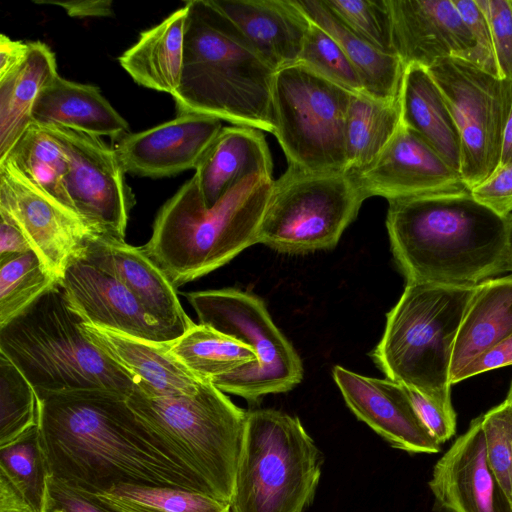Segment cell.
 <instances>
[{
	"label": "cell",
	"mask_w": 512,
	"mask_h": 512,
	"mask_svg": "<svg viewBox=\"0 0 512 512\" xmlns=\"http://www.w3.org/2000/svg\"><path fill=\"white\" fill-rule=\"evenodd\" d=\"M40 443L50 473L93 494L119 484L173 487L213 496L178 450L127 397L78 390L38 397Z\"/></svg>",
	"instance_id": "1"
},
{
	"label": "cell",
	"mask_w": 512,
	"mask_h": 512,
	"mask_svg": "<svg viewBox=\"0 0 512 512\" xmlns=\"http://www.w3.org/2000/svg\"><path fill=\"white\" fill-rule=\"evenodd\" d=\"M388 204L390 246L407 282L474 286L507 272V220L469 190Z\"/></svg>",
	"instance_id": "2"
},
{
	"label": "cell",
	"mask_w": 512,
	"mask_h": 512,
	"mask_svg": "<svg viewBox=\"0 0 512 512\" xmlns=\"http://www.w3.org/2000/svg\"><path fill=\"white\" fill-rule=\"evenodd\" d=\"M179 114L197 113L274 133L276 70L212 0L186 1Z\"/></svg>",
	"instance_id": "3"
},
{
	"label": "cell",
	"mask_w": 512,
	"mask_h": 512,
	"mask_svg": "<svg viewBox=\"0 0 512 512\" xmlns=\"http://www.w3.org/2000/svg\"><path fill=\"white\" fill-rule=\"evenodd\" d=\"M272 185L251 175L206 207L192 176L161 207L141 248L176 288L205 276L258 243Z\"/></svg>",
	"instance_id": "4"
},
{
	"label": "cell",
	"mask_w": 512,
	"mask_h": 512,
	"mask_svg": "<svg viewBox=\"0 0 512 512\" xmlns=\"http://www.w3.org/2000/svg\"><path fill=\"white\" fill-rule=\"evenodd\" d=\"M82 323L58 284L0 329V353L38 397L95 389L128 397L134 379L88 339Z\"/></svg>",
	"instance_id": "5"
},
{
	"label": "cell",
	"mask_w": 512,
	"mask_h": 512,
	"mask_svg": "<svg viewBox=\"0 0 512 512\" xmlns=\"http://www.w3.org/2000/svg\"><path fill=\"white\" fill-rule=\"evenodd\" d=\"M476 287L406 283L387 313L383 336L372 352L388 379L453 408L451 359Z\"/></svg>",
	"instance_id": "6"
},
{
	"label": "cell",
	"mask_w": 512,
	"mask_h": 512,
	"mask_svg": "<svg viewBox=\"0 0 512 512\" xmlns=\"http://www.w3.org/2000/svg\"><path fill=\"white\" fill-rule=\"evenodd\" d=\"M322 462L298 417L275 409L247 411L231 512H305Z\"/></svg>",
	"instance_id": "7"
},
{
	"label": "cell",
	"mask_w": 512,
	"mask_h": 512,
	"mask_svg": "<svg viewBox=\"0 0 512 512\" xmlns=\"http://www.w3.org/2000/svg\"><path fill=\"white\" fill-rule=\"evenodd\" d=\"M127 402L178 450L215 498L230 504L247 411L210 380L193 395L152 397L134 389Z\"/></svg>",
	"instance_id": "8"
},
{
	"label": "cell",
	"mask_w": 512,
	"mask_h": 512,
	"mask_svg": "<svg viewBox=\"0 0 512 512\" xmlns=\"http://www.w3.org/2000/svg\"><path fill=\"white\" fill-rule=\"evenodd\" d=\"M365 200L351 173L288 166L273 180L258 243L282 253L332 249Z\"/></svg>",
	"instance_id": "9"
},
{
	"label": "cell",
	"mask_w": 512,
	"mask_h": 512,
	"mask_svg": "<svg viewBox=\"0 0 512 512\" xmlns=\"http://www.w3.org/2000/svg\"><path fill=\"white\" fill-rule=\"evenodd\" d=\"M185 297L199 324L242 341L257 354L255 363L211 380L221 391L255 402L267 394L287 392L301 382V359L261 298L236 288L194 291Z\"/></svg>",
	"instance_id": "10"
},
{
	"label": "cell",
	"mask_w": 512,
	"mask_h": 512,
	"mask_svg": "<svg viewBox=\"0 0 512 512\" xmlns=\"http://www.w3.org/2000/svg\"><path fill=\"white\" fill-rule=\"evenodd\" d=\"M351 94L300 62L276 71L273 134L288 166L347 172L345 120Z\"/></svg>",
	"instance_id": "11"
},
{
	"label": "cell",
	"mask_w": 512,
	"mask_h": 512,
	"mask_svg": "<svg viewBox=\"0 0 512 512\" xmlns=\"http://www.w3.org/2000/svg\"><path fill=\"white\" fill-rule=\"evenodd\" d=\"M428 71L457 126L460 175L470 191L500 164L504 130L512 108V81L455 57L437 61Z\"/></svg>",
	"instance_id": "12"
},
{
	"label": "cell",
	"mask_w": 512,
	"mask_h": 512,
	"mask_svg": "<svg viewBox=\"0 0 512 512\" xmlns=\"http://www.w3.org/2000/svg\"><path fill=\"white\" fill-rule=\"evenodd\" d=\"M42 127L66 154L65 187L76 215L94 236L124 240L135 197L115 147L99 136L55 125Z\"/></svg>",
	"instance_id": "13"
},
{
	"label": "cell",
	"mask_w": 512,
	"mask_h": 512,
	"mask_svg": "<svg viewBox=\"0 0 512 512\" xmlns=\"http://www.w3.org/2000/svg\"><path fill=\"white\" fill-rule=\"evenodd\" d=\"M0 210L13 219L32 251L58 282L70 260L94 236L76 214L35 186L7 160L0 163Z\"/></svg>",
	"instance_id": "14"
},
{
	"label": "cell",
	"mask_w": 512,
	"mask_h": 512,
	"mask_svg": "<svg viewBox=\"0 0 512 512\" xmlns=\"http://www.w3.org/2000/svg\"><path fill=\"white\" fill-rule=\"evenodd\" d=\"M352 175L365 199L381 196L389 201L468 190L460 173L403 123L375 161Z\"/></svg>",
	"instance_id": "15"
},
{
	"label": "cell",
	"mask_w": 512,
	"mask_h": 512,
	"mask_svg": "<svg viewBox=\"0 0 512 512\" xmlns=\"http://www.w3.org/2000/svg\"><path fill=\"white\" fill-rule=\"evenodd\" d=\"M59 285L68 305L84 323L155 342L179 337L152 319L120 281L80 253L68 263Z\"/></svg>",
	"instance_id": "16"
},
{
	"label": "cell",
	"mask_w": 512,
	"mask_h": 512,
	"mask_svg": "<svg viewBox=\"0 0 512 512\" xmlns=\"http://www.w3.org/2000/svg\"><path fill=\"white\" fill-rule=\"evenodd\" d=\"M428 485L439 511L512 512L488 464L481 416L436 462Z\"/></svg>",
	"instance_id": "17"
},
{
	"label": "cell",
	"mask_w": 512,
	"mask_h": 512,
	"mask_svg": "<svg viewBox=\"0 0 512 512\" xmlns=\"http://www.w3.org/2000/svg\"><path fill=\"white\" fill-rule=\"evenodd\" d=\"M332 374L350 410L391 446L409 453L440 451L441 444L419 419L402 384L338 365Z\"/></svg>",
	"instance_id": "18"
},
{
	"label": "cell",
	"mask_w": 512,
	"mask_h": 512,
	"mask_svg": "<svg viewBox=\"0 0 512 512\" xmlns=\"http://www.w3.org/2000/svg\"><path fill=\"white\" fill-rule=\"evenodd\" d=\"M215 117L185 113L147 130L129 133L115 147L126 172L159 178L196 168L222 129Z\"/></svg>",
	"instance_id": "19"
},
{
	"label": "cell",
	"mask_w": 512,
	"mask_h": 512,
	"mask_svg": "<svg viewBox=\"0 0 512 512\" xmlns=\"http://www.w3.org/2000/svg\"><path fill=\"white\" fill-rule=\"evenodd\" d=\"M388 5L394 48L405 67L470 59L475 44L453 0H388Z\"/></svg>",
	"instance_id": "20"
},
{
	"label": "cell",
	"mask_w": 512,
	"mask_h": 512,
	"mask_svg": "<svg viewBox=\"0 0 512 512\" xmlns=\"http://www.w3.org/2000/svg\"><path fill=\"white\" fill-rule=\"evenodd\" d=\"M80 255L120 281L161 326L181 336L195 324L180 304L176 287L141 247L93 236Z\"/></svg>",
	"instance_id": "21"
},
{
	"label": "cell",
	"mask_w": 512,
	"mask_h": 512,
	"mask_svg": "<svg viewBox=\"0 0 512 512\" xmlns=\"http://www.w3.org/2000/svg\"><path fill=\"white\" fill-rule=\"evenodd\" d=\"M88 339L152 397L193 395L202 381L169 351L171 342H155L111 329L82 323Z\"/></svg>",
	"instance_id": "22"
},
{
	"label": "cell",
	"mask_w": 512,
	"mask_h": 512,
	"mask_svg": "<svg viewBox=\"0 0 512 512\" xmlns=\"http://www.w3.org/2000/svg\"><path fill=\"white\" fill-rule=\"evenodd\" d=\"M277 71L297 63L311 21L296 0H212Z\"/></svg>",
	"instance_id": "23"
},
{
	"label": "cell",
	"mask_w": 512,
	"mask_h": 512,
	"mask_svg": "<svg viewBox=\"0 0 512 512\" xmlns=\"http://www.w3.org/2000/svg\"><path fill=\"white\" fill-rule=\"evenodd\" d=\"M272 156L261 130L227 126L218 133L195 168L199 192L206 207L251 175L272 177Z\"/></svg>",
	"instance_id": "24"
},
{
	"label": "cell",
	"mask_w": 512,
	"mask_h": 512,
	"mask_svg": "<svg viewBox=\"0 0 512 512\" xmlns=\"http://www.w3.org/2000/svg\"><path fill=\"white\" fill-rule=\"evenodd\" d=\"M32 122L114 140L129 134V124L98 87L59 75L38 95L32 109Z\"/></svg>",
	"instance_id": "25"
},
{
	"label": "cell",
	"mask_w": 512,
	"mask_h": 512,
	"mask_svg": "<svg viewBox=\"0 0 512 512\" xmlns=\"http://www.w3.org/2000/svg\"><path fill=\"white\" fill-rule=\"evenodd\" d=\"M399 96L402 123L420 135L460 173L459 132L428 69L416 64L406 66Z\"/></svg>",
	"instance_id": "26"
},
{
	"label": "cell",
	"mask_w": 512,
	"mask_h": 512,
	"mask_svg": "<svg viewBox=\"0 0 512 512\" xmlns=\"http://www.w3.org/2000/svg\"><path fill=\"white\" fill-rule=\"evenodd\" d=\"M188 7L184 5L156 26L141 32L138 41L118 59L139 85L173 96L179 88Z\"/></svg>",
	"instance_id": "27"
},
{
	"label": "cell",
	"mask_w": 512,
	"mask_h": 512,
	"mask_svg": "<svg viewBox=\"0 0 512 512\" xmlns=\"http://www.w3.org/2000/svg\"><path fill=\"white\" fill-rule=\"evenodd\" d=\"M512 334V275L477 285L453 349L450 383L479 354Z\"/></svg>",
	"instance_id": "28"
},
{
	"label": "cell",
	"mask_w": 512,
	"mask_h": 512,
	"mask_svg": "<svg viewBox=\"0 0 512 512\" xmlns=\"http://www.w3.org/2000/svg\"><path fill=\"white\" fill-rule=\"evenodd\" d=\"M58 76L55 55L40 41L29 42L24 62L0 80V162L32 123V109L44 87Z\"/></svg>",
	"instance_id": "29"
},
{
	"label": "cell",
	"mask_w": 512,
	"mask_h": 512,
	"mask_svg": "<svg viewBox=\"0 0 512 512\" xmlns=\"http://www.w3.org/2000/svg\"><path fill=\"white\" fill-rule=\"evenodd\" d=\"M305 15L331 34L362 81L365 94L382 101L399 98L405 66L397 55L383 53L345 28L322 0H296Z\"/></svg>",
	"instance_id": "30"
},
{
	"label": "cell",
	"mask_w": 512,
	"mask_h": 512,
	"mask_svg": "<svg viewBox=\"0 0 512 512\" xmlns=\"http://www.w3.org/2000/svg\"><path fill=\"white\" fill-rule=\"evenodd\" d=\"M401 123L400 96L394 101H382L365 93H352L345 120L347 172L359 173L371 165Z\"/></svg>",
	"instance_id": "31"
},
{
	"label": "cell",
	"mask_w": 512,
	"mask_h": 512,
	"mask_svg": "<svg viewBox=\"0 0 512 512\" xmlns=\"http://www.w3.org/2000/svg\"><path fill=\"white\" fill-rule=\"evenodd\" d=\"M169 351L200 380L211 381L257 361L251 346L203 324L172 341Z\"/></svg>",
	"instance_id": "32"
},
{
	"label": "cell",
	"mask_w": 512,
	"mask_h": 512,
	"mask_svg": "<svg viewBox=\"0 0 512 512\" xmlns=\"http://www.w3.org/2000/svg\"><path fill=\"white\" fill-rule=\"evenodd\" d=\"M5 160L35 186L76 214L65 187L66 154L59 141L45 128L32 122Z\"/></svg>",
	"instance_id": "33"
},
{
	"label": "cell",
	"mask_w": 512,
	"mask_h": 512,
	"mask_svg": "<svg viewBox=\"0 0 512 512\" xmlns=\"http://www.w3.org/2000/svg\"><path fill=\"white\" fill-rule=\"evenodd\" d=\"M96 495L119 512H231L230 504L183 488L119 484Z\"/></svg>",
	"instance_id": "34"
},
{
	"label": "cell",
	"mask_w": 512,
	"mask_h": 512,
	"mask_svg": "<svg viewBox=\"0 0 512 512\" xmlns=\"http://www.w3.org/2000/svg\"><path fill=\"white\" fill-rule=\"evenodd\" d=\"M32 250L0 262V329L58 285Z\"/></svg>",
	"instance_id": "35"
},
{
	"label": "cell",
	"mask_w": 512,
	"mask_h": 512,
	"mask_svg": "<svg viewBox=\"0 0 512 512\" xmlns=\"http://www.w3.org/2000/svg\"><path fill=\"white\" fill-rule=\"evenodd\" d=\"M50 476L38 426L0 446V477L23 497L33 512H41Z\"/></svg>",
	"instance_id": "36"
},
{
	"label": "cell",
	"mask_w": 512,
	"mask_h": 512,
	"mask_svg": "<svg viewBox=\"0 0 512 512\" xmlns=\"http://www.w3.org/2000/svg\"><path fill=\"white\" fill-rule=\"evenodd\" d=\"M39 404L35 389L4 354L0 353V446L38 426Z\"/></svg>",
	"instance_id": "37"
},
{
	"label": "cell",
	"mask_w": 512,
	"mask_h": 512,
	"mask_svg": "<svg viewBox=\"0 0 512 512\" xmlns=\"http://www.w3.org/2000/svg\"><path fill=\"white\" fill-rule=\"evenodd\" d=\"M322 1L334 17L354 35L383 53L397 55L388 0Z\"/></svg>",
	"instance_id": "38"
},
{
	"label": "cell",
	"mask_w": 512,
	"mask_h": 512,
	"mask_svg": "<svg viewBox=\"0 0 512 512\" xmlns=\"http://www.w3.org/2000/svg\"><path fill=\"white\" fill-rule=\"evenodd\" d=\"M298 62L353 94L365 93L360 76L343 48L312 21Z\"/></svg>",
	"instance_id": "39"
},
{
	"label": "cell",
	"mask_w": 512,
	"mask_h": 512,
	"mask_svg": "<svg viewBox=\"0 0 512 512\" xmlns=\"http://www.w3.org/2000/svg\"><path fill=\"white\" fill-rule=\"evenodd\" d=\"M488 464L512 502V406L504 400L481 415Z\"/></svg>",
	"instance_id": "40"
},
{
	"label": "cell",
	"mask_w": 512,
	"mask_h": 512,
	"mask_svg": "<svg viewBox=\"0 0 512 512\" xmlns=\"http://www.w3.org/2000/svg\"><path fill=\"white\" fill-rule=\"evenodd\" d=\"M489 23L499 78L512 81V6L509 0H476Z\"/></svg>",
	"instance_id": "41"
},
{
	"label": "cell",
	"mask_w": 512,
	"mask_h": 512,
	"mask_svg": "<svg viewBox=\"0 0 512 512\" xmlns=\"http://www.w3.org/2000/svg\"><path fill=\"white\" fill-rule=\"evenodd\" d=\"M475 44L468 62L499 77L489 23L476 0H453Z\"/></svg>",
	"instance_id": "42"
},
{
	"label": "cell",
	"mask_w": 512,
	"mask_h": 512,
	"mask_svg": "<svg viewBox=\"0 0 512 512\" xmlns=\"http://www.w3.org/2000/svg\"><path fill=\"white\" fill-rule=\"evenodd\" d=\"M41 512H119L96 494L49 476Z\"/></svg>",
	"instance_id": "43"
},
{
	"label": "cell",
	"mask_w": 512,
	"mask_h": 512,
	"mask_svg": "<svg viewBox=\"0 0 512 512\" xmlns=\"http://www.w3.org/2000/svg\"><path fill=\"white\" fill-rule=\"evenodd\" d=\"M470 193L477 202L506 218L512 212V162L499 164Z\"/></svg>",
	"instance_id": "44"
},
{
	"label": "cell",
	"mask_w": 512,
	"mask_h": 512,
	"mask_svg": "<svg viewBox=\"0 0 512 512\" xmlns=\"http://www.w3.org/2000/svg\"><path fill=\"white\" fill-rule=\"evenodd\" d=\"M404 387L416 414L432 436L440 444L449 440L456 431L454 409L440 404L416 389Z\"/></svg>",
	"instance_id": "45"
},
{
	"label": "cell",
	"mask_w": 512,
	"mask_h": 512,
	"mask_svg": "<svg viewBox=\"0 0 512 512\" xmlns=\"http://www.w3.org/2000/svg\"><path fill=\"white\" fill-rule=\"evenodd\" d=\"M512 365V334L485 350L464 367L452 385L496 368Z\"/></svg>",
	"instance_id": "46"
},
{
	"label": "cell",
	"mask_w": 512,
	"mask_h": 512,
	"mask_svg": "<svg viewBox=\"0 0 512 512\" xmlns=\"http://www.w3.org/2000/svg\"><path fill=\"white\" fill-rule=\"evenodd\" d=\"M28 240L3 210H0V262L31 251Z\"/></svg>",
	"instance_id": "47"
},
{
	"label": "cell",
	"mask_w": 512,
	"mask_h": 512,
	"mask_svg": "<svg viewBox=\"0 0 512 512\" xmlns=\"http://www.w3.org/2000/svg\"><path fill=\"white\" fill-rule=\"evenodd\" d=\"M38 4H53L62 7L68 15L76 18L107 17L113 14L109 0L35 1Z\"/></svg>",
	"instance_id": "48"
},
{
	"label": "cell",
	"mask_w": 512,
	"mask_h": 512,
	"mask_svg": "<svg viewBox=\"0 0 512 512\" xmlns=\"http://www.w3.org/2000/svg\"><path fill=\"white\" fill-rule=\"evenodd\" d=\"M29 42L12 40L5 34L0 36V80L16 70L26 59Z\"/></svg>",
	"instance_id": "49"
},
{
	"label": "cell",
	"mask_w": 512,
	"mask_h": 512,
	"mask_svg": "<svg viewBox=\"0 0 512 512\" xmlns=\"http://www.w3.org/2000/svg\"><path fill=\"white\" fill-rule=\"evenodd\" d=\"M0 512H33L17 490L0 477Z\"/></svg>",
	"instance_id": "50"
},
{
	"label": "cell",
	"mask_w": 512,
	"mask_h": 512,
	"mask_svg": "<svg viewBox=\"0 0 512 512\" xmlns=\"http://www.w3.org/2000/svg\"><path fill=\"white\" fill-rule=\"evenodd\" d=\"M512 162V108L503 135L500 164Z\"/></svg>",
	"instance_id": "51"
},
{
	"label": "cell",
	"mask_w": 512,
	"mask_h": 512,
	"mask_svg": "<svg viewBox=\"0 0 512 512\" xmlns=\"http://www.w3.org/2000/svg\"><path fill=\"white\" fill-rule=\"evenodd\" d=\"M507 241H506V270L512 272V213L506 217Z\"/></svg>",
	"instance_id": "52"
},
{
	"label": "cell",
	"mask_w": 512,
	"mask_h": 512,
	"mask_svg": "<svg viewBox=\"0 0 512 512\" xmlns=\"http://www.w3.org/2000/svg\"><path fill=\"white\" fill-rule=\"evenodd\" d=\"M506 400L511 404L512 406V383H511V386H510V389H509V392H508V395H507V398Z\"/></svg>",
	"instance_id": "53"
},
{
	"label": "cell",
	"mask_w": 512,
	"mask_h": 512,
	"mask_svg": "<svg viewBox=\"0 0 512 512\" xmlns=\"http://www.w3.org/2000/svg\"><path fill=\"white\" fill-rule=\"evenodd\" d=\"M509 1H510L511 6H512V0H509Z\"/></svg>",
	"instance_id": "54"
}]
</instances>
